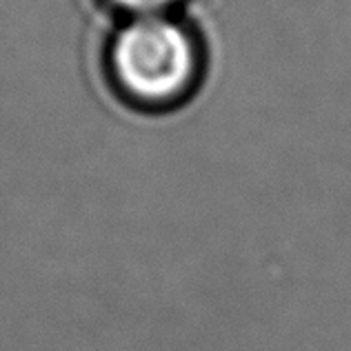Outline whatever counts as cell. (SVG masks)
I'll return each instance as SVG.
<instances>
[{
	"mask_svg": "<svg viewBox=\"0 0 351 351\" xmlns=\"http://www.w3.org/2000/svg\"><path fill=\"white\" fill-rule=\"evenodd\" d=\"M103 73L127 107L173 112L200 87L205 47L196 29L173 14L123 18L103 47Z\"/></svg>",
	"mask_w": 351,
	"mask_h": 351,
	"instance_id": "6da1fadb",
	"label": "cell"
},
{
	"mask_svg": "<svg viewBox=\"0 0 351 351\" xmlns=\"http://www.w3.org/2000/svg\"><path fill=\"white\" fill-rule=\"evenodd\" d=\"M107 7H112L123 18L138 16H156V14H171L173 7L180 0H103Z\"/></svg>",
	"mask_w": 351,
	"mask_h": 351,
	"instance_id": "7a4b0ae2",
	"label": "cell"
}]
</instances>
